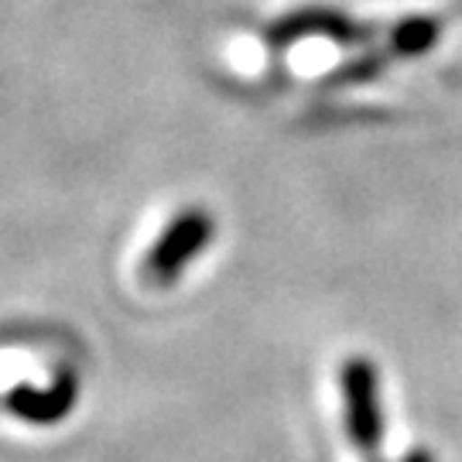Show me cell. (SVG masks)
I'll use <instances>...</instances> for the list:
<instances>
[{
	"mask_svg": "<svg viewBox=\"0 0 462 462\" xmlns=\"http://www.w3.org/2000/svg\"><path fill=\"white\" fill-rule=\"evenodd\" d=\"M264 38L271 49H288L301 38H332V42L353 45V42H364L366 32L332 7H305V11H295V14H284L281 21H274Z\"/></svg>",
	"mask_w": 462,
	"mask_h": 462,
	"instance_id": "3957f363",
	"label": "cell"
},
{
	"mask_svg": "<svg viewBox=\"0 0 462 462\" xmlns=\"http://www.w3.org/2000/svg\"><path fill=\"white\" fill-rule=\"evenodd\" d=\"M216 236V219L202 209H185L179 213L168 230L154 240V247L148 250V257L141 261V281L148 288H171L182 278V271L199 254L206 250V244H213Z\"/></svg>",
	"mask_w": 462,
	"mask_h": 462,
	"instance_id": "6da1fadb",
	"label": "cell"
},
{
	"mask_svg": "<svg viewBox=\"0 0 462 462\" xmlns=\"http://www.w3.org/2000/svg\"><path fill=\"white\" fill-rule=\"evenodd\" d=\"M404 462H431V456H425V452H414L411 459H404Z\"/></svg>",
	"mask_w": 462,
	"mask_h": 462,
	"instance_id": "8992f818",
	"label": "cell"
},
{
	"mask_svg": "<svg viewBox=\"0 0 462 462\" xmlns=\"http://www.w3.org/2000/svg\"><path fill=\"white\" fill-rule=\"evenodd\" d=\"M339 387H343V404H346L349 439L364 456L374 459L380 448V435H383L377 366L364 356H353L339 370Z\"/></svg>",
	"mask_w": 462,
	"mask_h": 462,
	"instance_id": "7a4b0ae2",
	"label": "cell"
},
{
	"mask_svg": "<svg viewBox=\"0 0 462 462\" xmlns=\"http://www.w3.org/2000/svg\"><path fill=\"white\" fill-rule=\"evenodd\" d=\"M76 401H79V377L72 370H62L49 387L17 383L7 394V411L28 425H55L76 408Z\"/></svg>",
	"mask_w": 462,
	"mask_h": 462,
	"instance_id": "277c9868",
	"label": "cell"
},
{
	"mask_svg": "<svg viewBox=\"0 0 462 462\" xmlns=\"http://www.w3.org/2000/svg\"><path fill=\"white\" fill-rule=\"evenodd\" d=\"M431 42H435V24L431 21H408L394 34V45L401 51H421L429 49Z\"/></svg>",
	"mask_w": 462,
	"mask_h": 462,
	"instance_id": "5b68a950",
	"label": "cell"
}]
</instances>
